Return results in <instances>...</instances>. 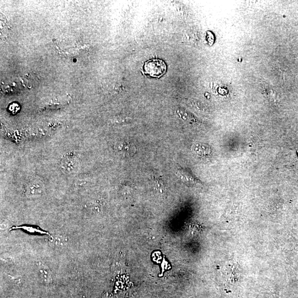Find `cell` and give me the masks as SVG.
I'll list each match as a JSON object with an SVG mask.
<instances>
[{"mask_svg":"<svg viewBox=\"0 0 298 298\" xmlns=\"http://www.w3.org/2000/svg\"><path fill=\"white\" fill-rule=\"evenodd\" d=\"M144 69L146 74L154 78H160L166 71V64L160 59H152L146 62Z\"/></svg>","mask_w":298,"mask_h":298,"instance_id":"obj_1","label":"cell"},{"mask_svg":"<svg viewBox=\"0 0 298 298\" xmlns=\"http://www.w3.org/2000/svg\"><path fill=\"white\" fill-rule=\"evenodd\" d=\"M79 159L74 155H68L62 159L60 163L61 170L66 174L71 175L77 173L79 169Z\"/></svg>","mask_w":298,"mask_h":298,"instance_id":"obj_2","label":"cell"},{"mask_svg":"<svg viewBox=\"0 0 298 298\" xmlns=\"http://www.w3.org/2000/svg\"><path fill=\"white\" fill-rule=\"evenodd\" d=\"M45 192L44 184L40 180L34 179L30 180L26 186V193L30 197L42 196Z\"/></svg>","mask_w":298,"mask_h":298,"instance_id":"obj_3","label":"cell"},{"mask_svg":"<svg viewBox=\"0 0 298 298\" xmlns=\"http://www.w3.org/2000/svg\"><path fill=\"white\" fill-rule=\"evenodd\" d=\"M194 150L197 155L201 156H207L211 153L209 146L203 144H198L195 145Z\"/></svg>","mask_w":298,"mask_h":298,"instance_id":"obj_4","label":"cell"},{"mask_svg":"<svg viewBox=\"0 0 298 298\" xmlns=\"http://www.w3.org/2000/svg\"><path fill=\"white\" fill-rule=\"evenodd\" d=\"M178 175H180L182 180L190 184H198V181L189 173L185 171H179Z\"/></svg>","mask_w":298,"mask_h":298,"instance_id":"obj_5","label":"cell"},{"mask_svg":"<svg viewBox=\"0 0 298 298\" xmlns=\"http://www.w3.org/2000/svg\"><path fill=\"white\" fill-rule=\"evenodd\" d=\"M17 228H23L24 229V230H26L27 231H28L30 232H38V233H41V234H46V232L45 231H42L40 229H35L34 228V227H31V226H21V227H17Z\"/></svg>","mask_w":298,"mask_h":298,"instance_id":"obj_6","label":"cell"}]
</instances>
